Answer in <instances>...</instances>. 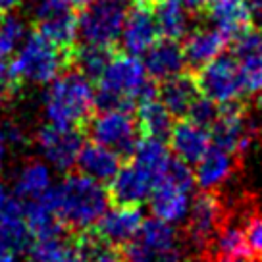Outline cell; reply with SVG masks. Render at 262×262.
Listing matches in <instances>:
<instances>
[{"instance_id": "6da1fadb", "label": "cell", "mask_w": 262, "mask_h": 262, "mask_svg": "<svg viewBox=\"0 0 262 262\" xmlns=\"http://www.w3.org/2000/svg\"><path fill=\"white\" fill-rule=\"evenodd\" d=\"M47 199L70 231L93 228L110 206L108 187L83 173H70L47 191Z\"/></svg>"}, {"instance_id": "7a4b0ae2", "label": "cell", "mask_w": 262, "mask_h": 262, "mask_svg": "<svg viewBox=\"0 0 262 262\" xmlns=\"http://www.w3.org/2000/svg\"><path fill=\"white\" fill-rule=\"evenodd\" d=\"M97 81L95 108L98 110H131L139 100L156 95L139 56L127 52L110 58Z\"/></svg>"}, {"instance_id": "3957f363", "label": "cell", "mask_w": 262, "mask_h": 262, "mask_svg": "<svg viewBox=\"0 0 262 262\" xmlns=\"http://www.w3.org/2000/svg\"><path fill=\"white\" fill-rule=\"evenodd\" d=\"M42 110L47 122L52 125L83 129L95 110L93 81L79 70L60 74L49 83L42 97Z\"/></svg>"}, {"instance_id": "277c9868", "label": "cell", "mask_w": 262, "mask_h": 262, "mask_svg": "<svg viewBox=\"0 0 262 262\" xmlns=\"http://www.w3.org/2000/svg\"><path fill=\"white\" fill-rule=\"evenodd\" d=\"M195 176L189 164L181 162L180 158L172 155L148 196L152 216L173 226L185 222L195 195Z\"/></svg>"}, {"instance_id": "5b68a950", "label": "cell", "mask_w": 262, "mask_h": 262, "mask_svg": "<svg viewBox=\"0 0 262 262\" xmlns=\"http://www.w3.org/2000/svg\"><path fill=\"white\" fill-rule=\"evenodd\" d=\"M68 64H72V52L52 45L39 33H31L19 42L16 58L10 66L19 81L49 85L64 72Z\"/></svg>"}, {"instance_id": "8992f818", "label": "cell", "mask_w": 262, "mask_h": 262, "mask_svg": "<svg viewBox=\"0 0 262 262\" xmlns=\"http://www.w3.org/2000/svg\"><path fill=\"white\" fill-rule=\"evenodd\" d=\"M123 254L125 262H183V245L173 224L152 216L123 247Z\"/></svg>"}, {"instance_id": "52a82bcc", "label": "cell", "mask_w": 262, "mask_h": 262, "mask_svg": "<svg viewBox=\"0 0 262 262\" xmlns=\"http://www.w3.org/2000/svg\"><path fill=\"white\" fill-rule=\"evenodd\" d=\"M131 0H91L77 16L79 37L89 45L112 47L122 35Z\"/></svg>"}, {"instance_id": "ba28073f", "label": "cell", "mask_w": 262, "mask_h": 262, "mask_svg": "<svg viewBox=\"0 0 262 262\" xmlns=\"http://www.w3.org/2000/svg\"><path fill=\"white\" fill-rule=\"evenodd\" d=\"M199 93L210 98L218 106L239 102V98L247 95L243 70L235 56H216L208 64L199 68L195 77Z\"/></svg>"}, {"instance_id": "9c48e42d", "label": "cell", "mask_w": 262, "mask_h": 262, "mask_svg": "<svg viewBox=\"0 0 262 262\" xmlns=\"http://www.w3.org/2000/svg\"><path fill=\"white\" fill-rule=\"evenodd\" d=\"M85 127L95 143L112 148L122 158H129L141 139L137 120L131 116V110H98L97 116H91Z\"/></svg>"}, {"instance_id": "30bf717a", "label": "cell", "mask_w": 262, "mask_h": 262, "mask_svg": "<svg viewBox=\"0 0 262 262\" xmlns=\"http://www.w3.org/2000/svg\"><path fill=\"white\" fill-rule=\"evenodd\" d=\"M35 147L47 164L66 173L75 166L77 155L83 147V129L47 123L37 131Z\"/></svg>"}, {"instance_id": "8fae6325", "label": "cell", "mask_w": 262, "mask_h": 262, "mask_svg": "<svg viewBox=\"0 0 262 262\" xmlns=\"http://www.w3.org/2000/svg\"><path fill=\"white\" fill-rule=\"evenodd\" d=\"M158 176L155 172L131 158L127 164H122L114 178L108 181L110 203L118 206H141L148 201Z\"/></svg>"}, {"instance_id": "7c38bea8", "label": "cell", "mask_w": 262, "mask_h": 262, "mask_svg": "<svg viewBox=\"0 0 262 262\" xmlns=\"http://www.w3.org/2000/svg\"><path fill=\"white\" fill-rule=\"evenodd\" d=\"M222 203L210 191L193 195L187 214V241L195 251H205L222 226Z\"/></svg>"}, {"instance_id": "4fadbf2b", "label": "cell", "mask_w": 262, "mask_h": 262, "mask_svg": "<svg viewBox=\"0 0 262 262\" xmlns=\"http://www.w3.org/2000/svg\"><path fill=\"white\" fill-rule=\"evenodd\" d=\"M160 37L158 25H156L155 10L148 2L137 0L129 6L127 17L123 21L122 35L118 41L122 42L123 52L133 56H143Z\"/></svg>"}, {"instance_id": "5bb4252c", "label": "cell", "mask_w": 262, "mask_h": 262, "mask_svg": "<svg viewBox=\"0 0 262 262\" xmlns=\"http://www.w3.org/2000/svg\"><path fill=\"white\" fill-rule=\"evenodd\" d=\"M212 145L228 150L231 155H237L247 150L251 145V131L247 123V116L239 102L224 104L218 110V116L210 125Z\"/></svg>"}, {"instance_id": "9a60e30c", "label": "cell", "mask_w": 262, "mask_h": 262, "mask_svg": "<svg viewBox=\"0 0 262 262\" xmlns=\"http://www.w3.org/2000/svg\"><path fill=\"white\" fill-rule=\"evenodd\" d=\"M143 222H145V216H143L139 206L114 205V208L104 210V214L93 226V231L108 243L123 249L137 235Z\"/></svg>"}, {"instance_id": "2e32d148", "label": "cell", "mask_w": 262, "mask_h": 262, "mask_svg": "<svg viewBox=\"0 0 262 262\" xmlns=\"http://www.w3.org/2000/svg\"><path fill=\"white\" fill-rule=\"evenodd\" d=\"M168 139H170L168 147L172 150V155L189 166H195L212 145L210 129L189 118L173 123Z\"/></svg>"}, {"instance_id": "e0dca14e", "label": "cell", "mask_w": 262, "mask_h": 262, "mask_svg": "<svg viewBox=\"0 0 262 262\" xmlns=\"http://www.w3.org/2000/svg\"><path fill=\"white\" fill-rule=\"evenodd\" d=\"M208 19L226 37H237L251 27L253 10L249 0H212L208 6Z\"/></svg>"}, {"instance_id": "ac0fdd59", "label": "cell", "mask_w": 262, "mask_h": 262, "mask_svg": "<svg viewBox=\"0 0 262 262\" xmlns=\"http://www.w3.org/2000/svg\"><path fill=\"white\" fill-rule=\"evenodd\" d=\"M143 56H145L143 66L147 70V75L156 81H164L168 77L181 74L187 64L183 47L178 45V41H173V39L156 41Z\"/></svg>"}, {"instance_id": "d6986e66", "label": "cell", "mask_w": 262, "mask_h": 262, "mask_svg": "<svg viewBox=\"0 0 262 262\" xmlns=\"http://www.w3.org/2000/svg\"><path fill=\"white\" fill-rule=\"evenodd\" d=\"M123 158L116 150L91 141L81 147L77 160H75V166L83 176L93 178L100 183H108L120 170Z\"/></svg>"}, {"instance_id": "ffe728a7", "label": "cell", "mask_w": 262, "mask_h": 262, "mask_svg": "<svg viewBox=\"0 0 262 262\" xmlns=\"http://www.w3.org/2000/svg\"><path fill=\"white\" fill-rule=\"evenodd\" d=\"M0 239L17 254L24 256L31 247L33 237L27 228L24 214V203L16 195L10 196L0 212Z\"/></svg>"}, {"instance_id": "44dd1931", "label": "cell", "mask_w": 262, "mask_h": 262, "mask_svg": "<svg viewBox=\"0 0 262 262\" xmlns=\"http://www.w3.org/2000/svg\"><path fill=\"white\" fill-rule=\"evenodd\" d=\"M233 168H235V155L216 145H210L203 158L195 164V170H193L195 183L203 191H212L229 180Z\"/></svg>"}, {"instance_id": "7402d4cb", "label": "cell", "mask_w": 262, "mask_h": 262, "mask_svg": "<svg viewBox=\"0 0 262 262\" xmlns=\"http://www.w3.org/2000/svg\"><path fill=\"white\" fill-rule=\"evenodd\" d=\"M37 33L62 50L74 52L75 42L79 39L77 16L74 10H62L37 17Z\"/></svg>"}, {"instance_id": "603a6c76", "label": "cell", "mask_w": 262, "mask_h": 262, "mask_svg": "<svg viewBox=\"0 0 262 262\" xmlns=\"http://www.w3.org/2000/svg\"><path fill=\"white\" fill-rule=\"evenodd\" d=\"M24 262H81L74 231L47 239H33Z\"/></svg>"}, {"instance_id": "cb8c5ba5", "label": "cell", "mask_w": 262, "mask_h": 262, "mask_svg": "<svg viewBox=\"0 0 262 262\" xmlns=\"http://www.w3.org/2000/svg\"><path fill=\"white\" fill-rule=\"evenodd\" d=\"M226 42H228V37L218 31L216 27L195 29L193 33H189L185 45H183L185 62L199 70L201 66L208 64L216 56L224 54Z\"/></svg>"}, {"instance_id": "d4e9b609", "label": "cell", "mask_w": 262, "mask_h": 262, "mask_svg": "<svg viewBox=\"0 0 262 262\" xmlns=\"http://www.w3.org/2000/svg\"><path fill=\"white\" fill-rule=\"evenodd\" d=\"M199 95L201 93H199L195 77L183 74V72L173 75V77L164 79L158 93H156V97L160 98V102L170 110V114L173 118L187 116L189 108H191V104L195 102V98Z\"/></svg>"}, {"instance_id": "484cf974", "label": "cell", "mask_w": 262, "mask_h": 262, "mask_svg": "<svg viewBox=\"0 0 262 262\" xmlns=\"http://www.w3.org/2000/svg\"><path fill=\"white\" fill-rule=\"evenodd\" d=\"M24 203V214L27 228L31 231L33 239H47V237H56L62 235L70 229L66 228L62 220L58 218L54 208L47 199V193L39 199L33 201H21Z\"/></svg>"}, {"instance_id": "4316f807", "label": "cell", "mask_w": 262, "mask_h": 262, "mask_svg": "<svg viewBox=\"0 0 262 262\" xmlns=\"http://www.w3.org/2000/svg\"><path fill=\"white\" fill-rule=\"evenodd\" d=\"M137 127L141 137H155V139H168L173 125V116L170 110L160 102V98L152 95L137 102Z\"/></svg>"}, {"instance_id": "83f0119b", "label": "cell", "mask_w": 262, "mask_h": 262, "mask_svg": "<svg viewBox=\"0 0 262 262\" xmlns=\"http://www.w3.org/2000/svg\"><path fill=\"white\" fill-rule=\"evenodd\" d=\"M210 245H212L214 258H218L220 262L243 260V258L253 256L251 245L247 241L245 228H239L235 224L220 226L218 231L214 233Z\"/></svg>"}, {"instance_id": "f1b7e54d", "label": "cell", "mask_w": 262, "mask_h": 262, "mask_svg": "<svg viewBox=\"0 0 262 262\" xmlns=\"http://www.w3.org/2000/svg\"><path fill=\"white\" fill-rule=\"evenodd\" d=\"M52 187V172L47 164L31 160L24 164L14 181V195L19 201H33Z\"/></svg>"}, {"instance_id": "f546056e", "label": "cell", "mask_w": 262, "mask_h": 262, "mask_svg": "<svg viewBox=\"0 0 262 262\" xmlns=\"http://www.w3.org/2000/svg\"><path fill=\"white\" fill-rule=\"evenodd\" d=\"M156 25L160 35L178 41L189 31V6L183 0H158L155 8Z\"/></svg>"}, {"instance_id": "4dcf8cb0", "label": "cell", "mask_w": 262, "mask_h": 262, "mask_svg": "<svg viewBox=\"0 0 262 262\" xmlns=\"http://www.w3.org/2000/svg\"><path fill=\"white\" fill-rule=\"evenodd\" d=\"M81 262H125L123 249L98 237L93 228L74 231Z\"/></svg>"}, {"instance_id": "1f68e13d", "label": "cell", "mask_w": 262, "mask_h": 262, "mask_svg": "<svg viewBox=\"0 0 262 262\" xmlns=\"http://www.w3.org/2000/svg\"><path fill=\"white\" fill-rule=\"evenodd\" d=\"M112 56H114V52H112L110 47L83 42V47L74 49V52H72V62L77 64V70L83 75H87L91 81H97Z\"/></svg>"}, {"instance_id": "d6a6232c", "label": "cell", "mask_w": 262, "mask_h": 262, "mask_svg": "<svg viewBox=\"0 0 262 262\" xmlns=\"http://www.w3.org/2000/svg\"><path fill=\"white\" fill-rule=\"evenodd\" d=\"M25 37L24 21L16 16H6L0 19V62H6V58L19 47Z\"/></svg>"}, {"instance_id": "836d02e7", "label": "cell", "mask_w": 262, "mask_h": 262, "mask_svg": "<svg viewBox=\"0 0 262 262\" xmlns=\"http://www.w3.org/2000/svg\"><path fill=\"white\" fill-rule=\"evenodd\" d=\"M243 70V81L245 91L249 95H260L262 93V54H253L239 60Z\"/></svg>"}, {"instance_id": "e575fe53", "label": "cell", "mask_w": 262, "mask_h": 262, "mask_svg": "<svg viewBox=\"0 0 262 262\" xmlns=\"http://www.w3.org/2000/svg\"><path fill=\"white\" fill-rule=\"evenodd\" d=\"M218 110H220V106L216 102H212L210 98L203 97V95H199L195 98V102L191 104V108H189L187 118L210 129V125H212L216 116H218Z\"/></svg>"}, {"instance_id": "d590c367", "label": "cell", "mask_w": 262, "mask_h": 262, "mask_svg": "<svg viewBox=\"0 0 262 262\" xmlns=\"http://www.w3.org/2000/svg\"><path fill=\"white\" fill-rule=\"evenodd\" d=\"M19 85H21V81L14 74L12 66L8 62H0V102L16 97Z\"/></svg>"}, {"instance_id": "8d00e7d4", "label": "cell", "mask_w": 262, "mask_h": 262, "mask_svg": "<svg viewBox=\"0 0 262 262\" xmlns=\"http://www.w3.org/2000/svg\"><path fill=\"white\" fill-rule=\"evenodd\" d=\"M91 0H39L35 14L37 17L52 14V12H62V10H81Z\"/></svg>"}, {"instance_id": "74e56055", "label": "cell", "mask_w": 262, "mask_h": 262, "mask_svg": "<svg viewBox=\"0 0 262 262\" xmlns=\"http://www.w3.org/2000/svg\"><path fill=\"white\" fill-rule=\"evenodd\" d=\"M245 233L253 254H260L262 256V216H256L247 224Z\"/></svg>"}, {"instance_id": "f35d334b", "label": "cell", "mask_w": 262, "mask_h": 262, "mask_svg": "<svg viewBox=\"0 0 262 262\" xmlns=\"http://www.w3.org/2000/svg\"><path fill=\"white\" fill-rule=\"evenodd\" d=\"M6 148H8V141H6V135H4V127L0 125V172H2L4 158H6Z\"/></svg>"}, {"instance_id": "ab89813d", "label": "cell", "mask_w": 262, "mask_h": 262, "mask_svg": "<svg viewBox=\"0 0 262 262\" xmlns=\"http://www.w3.org/2000/svg\"><path fill=\"white\" fill-rule=\"evenodd\" d=\"M183 2L189 6V10H201V8H206L212 0H183Z\"/></svg>"}, {"instance_id": "60d3db41", "label": "cell", "mask_w": 262, "mask_h": 262, "mask_svg": "<svg viewBox=\"0 0 262 262\" xmlns=\"http://www.w3.org/2000/svg\"><path fill=\"white\" fill-rule=\"evenodd\" d=\"M24 0H0V10H14L16 6H19Z\"/></svg>"}, {"instance_id": "b9f144b4", "label": "cell", "mask_w": 262, "mask_h": 262, "mask_svg": "<svg viewBox=\"0 0 262 262\" xmlns=\"http://www.w3.org/2000/svg\"><path fill=\"white\" fill-rule=\"evenodd\" d=\"M10 199L8 191H6V187L0 183V212H2V208H4V205H6V201Z\"/></svg>"}, {"instance_id": "7bdbcfd3", "label": "cell", "mask_w": 262, "mask_h": 262, "mask_svg": "<svg viewBox=\"0 0 262 262\" xmlns=\"http://www.w3.org/2000/svg\"><path fill=\"white\" fill-rule=\"evenodd\" d=\"M183 262H212L210 258H203V256H193V258H187Z\"/></svg>"}, {"instance_id": "ee69618b", "label": "cell", "mask_w": 262, "mask_h": 262, "mask_svg": "<svg viewBox=\"0 0 262 262\" xmlns=\"http://www.w3.org/2000/svg\"><path fill=\"white\" fill-rule=\"evenodd\" d=\"M229 262H253L251 258H243V260H229Z\"/></svg>"}, {"instance_id": "f6af8a7d", "label": "cell", "mask_w": 262, "mask_h": 262, "mask_svg": "<svg viewBox=\"0 0 262 262\" xmlns=\"http://www.w3.org/2000/svg\"><path fill=\"white\" fill-rule=\"evenodd\" d=\"M143 2H148V4H152V2H158V0H143Z\"/></svg>"}, {"instance_id": "bcb514c9", "label": "cell", "mask_w": 262, "mask_h": 262, "mask_svg": "<svg viewBox=\"0 0 262 262\" xmlns=\"http://www.w3.org/2000/svg\"><path fill=\"white\" fill-rule=\"evenodd\" d=\"M260 54H262V33H260Z\"/></svg>"}, {"instance_id": "7dc6e473", "label": "cell", "mask_w": 262, "mask_h": 262, "mask_svg": "<svg viewBox=\"0 0 262 262\" xmlns=\"http://www.w3.org/2000/svg\"><path fill=\"white\" fill-rule=\"evenodd\" d=\"M0 12H2V10H0Z\"/></svg>"}]
</instances>
